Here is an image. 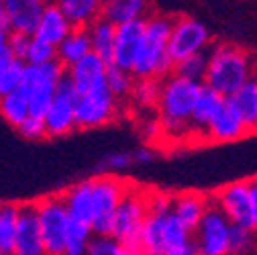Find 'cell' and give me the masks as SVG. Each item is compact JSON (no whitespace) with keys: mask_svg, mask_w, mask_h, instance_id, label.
<instances>
[{"mask_svg":"<svg viewBox=\"0 0 257 255\" xmlns=\"http://www.w3.org/2000/svg\"><path fill=\"white\" fill-rule=\"evenodd\" d=\"M200 84L184 80L180 76H170L162 80L157 100V120L168 137H184L190 133V116L198 96Z\"/></svg>","mask_w":257,"mask_h":255,"instance_id":"obj_1","label":"cell"},{"mask_svg":"<svg viewBox=\"0 0 257 255\" xmlns=\"http://www.w3.org/2000/svg\"><path fill=\"white\" fill-rule=\"evenodd\" d=\"M174 21L176 19L159 17V15L145 19V41L131 68V74L135 80H143V78L166 80L174 76L176 63L170 59L166 49Z\"/></svg>","mask_w":257,"mask_h":255,"instance_id":"obj_2","label":"cell"},{"mask_svg":"<svg viewBox=\"0 0 257 255\" xmlns=\"http://www.w3.org/2000/svg\"><path fill=\"white\" fill-rule=\"evenodd\" d=\"M253 63L247 51L237 45H216L208 53V68L204 82L222 98H229L245 82L251 80Z\"/></svg>","mask_w":257,"mask_h":255,"instance_id":"obj_3","label":"cell"},{"mask_svg":"<svg viewBox=\"0 0 257 255\" xmlns=\"http://www.w3.org/2000/svg\"><path fill=\"white\" fill-rule=\"evenodd\" d=\"M63 74H66V68L59 61L41 63V66H27L25 63L21 90L27 96L31 116H37V118L45 116Z\"/></svg>","mask_w":257,"mask_h":255,"instance_id":"obj_4","label":"cell"},{"mask_svg":"<svg viewBox=\"0 0 257 255\" xmlns=\"http://www.w3.org/2000/svg\"><path fill=\"white\" fill-rule=\"evenodd\" d=\"M145 218H147V192H143L141 188L128 186L114 212L110 235L120 243H124L126 247L141 251V231Z\"/></svg>","mask_w":257,"mask_h":255,"instance_id":"obj_5","label":"cell"},{"mask_svg":"<svg viewBox=\"0 0 257 255\" xmlns=\"http://www.w3.org/2000/svg\"><path fill=\"white\" fill-rule=\"evenodd\" d=\"M128 184L116 176L104 174L92 178V233L94 235H110L114 212L118 208L120 198L124 196Z\"/></svg>","mask_w":257,"mask_h":255,"instance_id":"obj_6","label":"cell"},{"mask_svg":"<svg viewBox=\"0 0 257 255\" xmlns=\"http://www.w3.org/2000/svg\"><path fill=\"white\" fill-rule=\"evenodd\" d=\"M33 204H35V214H37L39 231H41L47 255H61L66 251L68 220H70V214L66 206H63L61 196L59 194L47 196Z\"/></svg>","mask_w":257,"mask_h":255,"instance_id":"obj_7","label":"cell"},{"mask_svg":"<svg viewBox=\"0 0 257 255\" xmlns=\"http://www.w3.org/2000/svg\"><path fill=\"white\" fill-rule=\"evenodd\" d=\"M118 100L112 96L106 82L84 90L76 98V129H96L114 120Z\"/></svg>","mask_w":257,"mask_h":255,"instance_id":"obj_8","label":"cell"},{"mask_svg":"<svg viewBox=\"0 0 257 255\" xmlns=\"http://www.w3.org/2000/svg\"><path fill=\"white\" fill-rule=\"evenodd\" d=\"M229 233L231 222L218 206L210 200L206 212L202 214L198 227L192 231V241L198 255H229Z\"/></svg>","mask_w":257,"mask_h":255,"instance_id":"obj_9","label":"cell"},{"mask_svg":"<svg viewBox=\"0 0 257 255\" xmlns=\"http://www.w3.org/2000/svg\"><path fill=\"white\" fill-rule=\"evenodd\" d=\"M76 88L68 78V72L61 76L55 96L43 116L47 137H63L76 129Z\"/></svg>","mask_w":257,"mask_h":255,"instance_id":"obj_10","label":"cell"},{"mask_svg":"<svg viewBox=\"0 0 257 255\" xmlns=\"http://www.w3.org/2000/svg\"><path fill=\"white\" fill-rule=\"evenodd\" d=\"M208 41H210L208 29L202 23L194 19H176L166 49H168L170 59L178 63L194 53H202Z\"/></svg>","mask_w":257,"mask_h":255,"instance_id":"obj_11","label":"cell"},{"mask_svg":"<svg viewBox=\"0 0 257 255\" xmlns=\"http://www.w3.org/2000/svg\"><path fill=\"white\" fill-rule=\"evenodd\" d=\"M218 210L229 218L231 225L251 229V194L249 182H233L220 188L210 198ZM253 231V229H251Z\"/></svg>","mask_w":257,"mask_h":255,"instance_id":"obj_12","label":"cell"},{"mask_svg":"<svg viewBox=\"0 0 257 255\" xmlns=\"http://www.w3.org/2000/svg\"><path fill=\"white\" fill-rule=\"evenodd\" d=\"M11 255H47L43 237L39 231V222L35 214V204H19L17 235Z\"/></svg>","mask_w":257,"mask_h":255,"instance_id":"obj_13","label":"cell"},{"mask_svg":"<svg viewBox=\"0 0 257 255\" xmlns=\"http://www.w3.org/2000/svg\"><path fill=\"white\" fill-rule=\"evenodd\" d=\"M143 41H145V19L116 27L112 66L131 72L133 63H135V59L141 51Z\"/></svg>","mask_w":257,"mask_h":255,"instance_id":"obj_14","label":"cell"},{"mask_svg":"<svg viewBox=\"0 0 257 255\" xmlns=\"http://www.w3.org/2000/svg\"><path fill=\"white\" fill-rule=\"evenodd\" d=\"M9 33L33 35L47 0H3Z\"/></svg>","mask_w":257,"mask_h":255,"instance_id":"obj_15","label":"cell"},{"mask_svg":"<svg viewBox=\"0 0 257 255\" xmlns=\"http://www.w3.org/2000/svg\"><path fill=\"white\" fill-rule=\"evenodd\" d=\"M245 135H247V131H245L241 118L237 116V112L231 108V104L227 100H222V104L218 106V110L214 112V116L210 118V122L206 126L204 137L214 143H229V141L243 139Z\"/></svg>","mask_w":257,"mask_h":255,"instance_id":"obj_16","label":"cell"},{"mask_svg":"<svg viewBox=\"0 0 257 255\" xmlns=\"http://www.w3.org/2000/svg\"><path fill=\"white\" fill-rule=\"evenodd\" d=\"M106 63L94 53H88L84 59H80L76 66L68 68V78L72 80L76 94L90 90L94 86H100L106 82Z\"/></svg>","mask_w":257,"mask_h":255,"instance_id":"obj_17","label":"cell"},{"mask_svg":"<svg viewBox=\"0 0 257 255\" xmlns=\"http://www.w3.org/2000/svg\"><path fill=\"white\" fill-rule=\"evenodd\" d=\"M74 27L70 25V21L66 19V15H63L53 3H47L45 11L41 13V19L35 27V33L33 37L35 39H41L53 47H57L63 39H66L70 35V31Z\"/></svg>","mask_w":257,"mask_h":255,"instance_id":"obj_18","label":"cell"},{"mask_svg":"<svg viewBox=\"0 0 257 255\" xmlns=\"http://www.w3.org/2000/svg\"><path fill=\"white\" fill-rule=\"evenodd\" d=\"M208 204H210V198L198 192H184V194L172 196V212L190 233L198 227Z\"/></svg>","mask_w":257,"mask_h":255,"instance_id":"obj_19","label":"cell"},{"mask_svg":"<svg viewBox=\"0 0 257 255\" xmlns=\"http://www.w3.org/2000/svg\"><path fill=\"white\" fill-rule=\"evenodd\" d=\"M224 100L231 104V108L241 118L247 135L257 133V84H255V80L251 78L249 82H245L237 92H233L231 96Z\"/></svg>","mask_w":257,"mask_h":255,"instance_id":"obj_20","label":"cell"},{"mask_svg":"<svg viewBox=\"0 0 257 255\" xmlns=\"http://www.w3.org/2000/svg\"><path fill=\"white\" fill-rule=\"evenodd\" d=\"M74 29H88L102 15L104 0H55L53 3Z\"/></svg>","mask_w":257,"mask_h":255,"instance_id":"obj_21","label":"cell"},{"mask_svg":"<svg viewBox=\"0 0 257 255\" xmlns=\"http://www.w3.org/2000/svg\"><path fill=\"white\" fill-rule=\"evenodd\" d=\"M222 96L216 94L212 88H208L206 84H200L198 88V96L192 108V116H190V133H206V126L210 122V118L214 116V112L218 110V106L222 104Z\"/></svg>","mask_w":257,"mask_h":255,"instance_id":"obj_22","label":"cell"},{"mask_svg":"<svg viewBox=\"0 0 257 255\" xmlns=\"http://www.w3.org/2000/svg\"><path fill=\"white\" fill-rule=\"evenodd\" d=\"M147 13H149L147 0H104L100 17L110 25L120 27L133 21L147 19Z\"/></svg>","mask_w":257,"mask_h":255,"instance_id":"obj_23","label":"cell"},{"mask_svg":"<svg viewBox=\"0 0 257 255\" xmlns=\"http://www.w3.org/2000/svg\"><path fill=\"white\" fill-rule=\"evenodd\" d=\"M63 200V206H66L70 218L82 220V222H92V180L80 182L76 186H72L70 190H66L63 194H59Z\"/></svg>","mask_w":257,"mask_h":255,"instance_id":"obj_24","label":"cell"},{"mask_svg":"<svg viewBox=\"0 0 257 255\" xmlns=\"http://www.w3.org/2000/svg\"><path fill=\"white\" fill-rule=\"evenodd\" d=\"M55 51H57V61L66 70L76 66L80 59H84L88 53H92L88 29H72L70 35L55 47Z\"/></svg>","mask_w":257,"mask_h":255,"instance_id":"obj_25","label":"cell"},{"mask_svg":"<svg viewBox=\"0 0 257 255\" xmlns=\"http://www.w3.org/2000/svg\"><path fill=\"white\" fill-rule=\"evenodd\" d=\"M114 33L116 27L104 21L102 17L94 21L88 27V37H90V47L92 53L98 55L106 66H112V53H114Z\"/></svg>","mask_w":257,"mask_h":255,"instance_id":"obj_26","label":"cell"},{"mask_svg":"<svg viewBox=\"0 0 257 255\" xmlns=\"http://www.w3.org/2000/svg\"><path fill=\"white\" fill-rule=\"evenodd\" d=\"M0 114H3V118H5L9 124L17 126V129L31 116L27 96L23 94L21 88L0 96Z\"/></svg>","mask_w":257,"mask_h":255,"instance_id":"obj_27","label":"cell"},{"mask_svg":"<svg viewBox=\"0 0 257 255\" xmlns=\"http://www.w3.org/2000/svg\"><path fill=\"white\" fill-rule=\"evenodd\" d=\"M19 220V204L0 202V253H13Z\"/></svg>","mask_w":257,"mask_h":255,"instance_id":"obj_28","label":"cell"},{"mask_svg":"<svg viewBox=\"0 0 257 255\" xmlns=\"http://www.w3.org/2000/svg\"><path fill=\"white\" fill-rule=\"evenodd\" d=\"M84 255H141V251L126 247L112 235H94L86 245Z\"/></svg>","mask_w":257,"mask_h":255,"instance_id":"obj_29","label":"cell"},{"mask_svg":"<svg viewBox=\"0 0 257 255\" xmlns=\"http://www.w3.org/2000/svg\"><path fill=\"white\" fill-rule=\"evenodd\" d=\"M206 68H208V53L202 51V53H194V55L178 61L176 68H174V76H180L184 80L202 84L204 76H206Z\"/></svg>","mask_w":257,"mask_h":255,"instance_id":"obj_30","label":"cell"},{"mask_svg":"<svg viewBox=\"0 0 257 255\" xmlns=\"http://www.w3.org/2000/svg\"><path fill=\"white\" fill-rule=\"evenodd\" d=\"M159 90H162V80H157V78L135 80L131 98L139 108H155L159 100Z\"/></svg>","mask_w":257,"mask_h":255,"instance_id":"obj_31","label":"cell"},{"mask_svg":"<svg viewBox=\"0 0 257 255\" xmlns=\"http://www.w3.org/2000/svg\"><path fill=\"white\" fill-rule=\"evenodd\" d=\"M106 86L116 100H122V98L131 96V90L135 86V78L131 72L120 70L116 66H108L106 68Z\"/></svg>","mask_w":257,"mask_h":255,"instance_id":"obj_32","label":"cell"},{"mask_svg":"<svg viewBox=\"0 0 257 255\" xmlns=\"http://www.w3.org/2000/svg\"><path fill=\"white\" fill-rule=\"evenodd\" d=\"M92 237H94V233H92V227L88 225V222H82V220L70 218V220H68L66 251H74V253L84 255L86 245L90 243V239H92Z\"/></svg>","mask_w":257,"mask_h":255,"instance_id":"obj_33","label":"cell"},{"mask_svg":"<svg viewBox=\"0 0 257 255\" xmlns=\"http://www.w3.org/2000/svg\"><path fill=\"white\" fill-rule=\"evenodd\" d=\"M49 61H57L55 47L31 35V43H29V49H27V55H25V63L27 66H41V63H49Z\"/></svg>","mask_w":257,"mask_h":255,"instance_id":"obj_34","label":"cell"},{"mask_svg":"<svg viewBox=\"0 0 257 255\" xmlns=\"http://www.w3.org/2000/svg\"><path fill=\"white\" fill-rule=\"evenodd\" d=\"M255 245V233L247 227H237L231 225V233H229V253L231 255H243L249 253Z\"/></svg>","mask_w":257,"mask_h":255,"instance_id":"obj_35","label":"cell"},{"mask_svg":"<svg viewBox=\"0 0 257 255\" xmlns=\"http://www.w3.org/2000/svg\"><path fill=\"white\" fill-rule=\"evenodd\" d=\"M19 131L25 139H31V141H37V139H43L47 137V129H45V122L43 118H37V116H29L21 126Z\"/></svg>","mask_w":257,"mask_h":255,"instance_id":"obj_36","label":"cell"},{"mask_svg":"<svg viewBox=\"0 0 257 255\" xmlns=\"http://www.w3.org/2000/svg\"><path fill=\"white\" fill-rule=\"evenodd\" d=\"M133 164V153H126V151H116V153H110L102 159L100 164V170H106V172H116V170H124Z\"/></svg>","mask_w":257,"mask_h":255,"instance_id":"obj_37","label":"cell"},{"mask_svg":"<svg viewBox=\"0 0 257 255\" xmlns=\"http://www.w3.org/2000/svg\"><path fill=\"white\" fill-rule=\"evenodd\" d=\"M31 43V35H23V33H9V53L15 59L25 61L27 49Z\"/></svg>","mask_w":257,"mask_h":255,"instance_id":"obj_38","label":"cell"},{"mask_svg":"<svg viewBox=\"0 0 257 255\" xmlns=\"http://www.w3.org/2000/svg\"><path fill=\"white\" fill-rule=\"evenodd\" d=\"M162 135H164V131H162V124H159L157 118H149L143 122V139L145 141H155L157 137L162 139Z\"/></svg>","mask_w":257,"mask_h":255,"instance_id":"obj_39","label":"cell"},{"mask_svg":"<svg viewBox=\"0 0 257 255\" xmlns=\"http://www.w3.org/2000/svg\"><path fill=\"white\" fill-rule=\"evenodd\" d=\"M249 194H251V229L257 235V178L249 180Z\"/></svg>","mask_w":257,"mask_h":255,"instance_id":"obj_40","label":"cell"},{"mask_svg":"<svg viewBox=\"0 0 257 255\" xmlns=\"http://www.w3.org/2000/svg\"><path fill=\"white\" fill-rule=\"evenodd\" d=\"M164 255H198V253H196V245H194V241L190 239L188 243L178 245V247H174V249L166 251Z\"/></svg>","mask_w":257,"mask_h":255,"instance_id":"obj_41","label":"cell"},{"mask_svg":"<svg viewBox=\"0 0 257 255\" xmlns=\"http://www.w3.org/2000/svg\"><path fill=\"white\" fill-rule=\"evenodd\" d=\"M155 159V153L151 149H139L133 153V162H139V164H149Z\"/></svg>","mask_w":257,"mask_h":255,"instance_id":"obj_42","label":"cell"},{"mask_svg":"<svg viewBox=\"0 0 257 255\" xmlns=\"http://www.w3.org/2000/svg\"><path fill=\"white\" fill-rule=\"evenodd\" d=\"M9 55V31H0V57Z\"/></svg>","mask_w":257,"mask_h":255,"instance_id":"obj_43","label":"cell"},{"mask_svg":"<svg viewBox=\"0 0 257 255\" xmlns=\"http://www.w3.org/2000/svg\"><path fill=\"white\" fill-rule=\"evenodd\" d=\"M11 59H13L11 53L5 55V57H0V80H3V76H5V72H7V68H9V63H11Z\"/></svg>","mask_w":257,"mask_h":255,"instance_id":"obj_44","label":"cell"},{"mask_svg":"<svg viewBox=\"0 0 257 255\" xmlns=\"http://www.w3.org/2000/svg\"><path fill=\"white\" fill-rule=\"evenodd\" d=\"M0 31H9V29H7V15H5L3 0H0Z\"/></svg>","mask_w":257,"mask_h":255,"instance_id":"obj_45","label":"cell"},{"mask_svg":"<svg viewBox=\"0 0 257 255\" xmlns=\"http://www.w3.org/2000/svg\"><path fill=\"white\" fill-rule=\"evenodd\" d=\"M61 255H80V253H74V251H63Z\"/></svg>","mask_w":257,"mask_h":255,"instance_id":"obj_46","label":"cell"},{"mask_svg":"<svg viewBox=\"0 0 257 255\" xmlns=\"http://www.w3.org/2000/svg\"><path fill=\"white\" fill-rule=\"evenodd\" d=\"M0 255H9V253H0Z\"/></svg>","mask_w":257,"mask_h":255,"instance_id":"obj_47","label":"cell"},{"mask_svg":"<svg viewBox=\"0 0 257 255\" xmlns=\"http://www.w3.org/2000/svg\"><path fill=\"white\" fill-rule=\"evenodd\" d=\"M253 80H255V84H257V78H253Z\"/></svg>","mask_w":257,"mask_h":255,"instance_id":"obj_48","label":"cell"}]
</instances>
